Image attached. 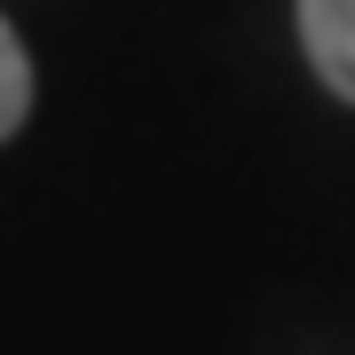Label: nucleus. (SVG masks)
I'll list each match as a JSON object with an SVG mask.
<instances>
[{
  "label": "nucleus",
  "instance_id": "1",
  "mask_svg": "<svg viewBox=\"0 0 355 355\" xmlns=\"http://www.w3.org/2000/svg\"><path fill=\"white\" fill-rule=\"evenodd\" d=\"M300 40L324 87L355 103V0H300Z\"/></svg>",
  "mask_w": 355,
  "mask_h": 355
},
{
  "label": "nucleus",
  "instance_id": "2",
  "mask_svg": "<svg viewBox=\"0 0 355 355\" xmlns=\"http://www.w3.org/2000/svg\"><path fill=\"white\" fill-rule=\"evenodd\" d=\"M24 111H32V64H24V40L0 24V142L24 127Z\"/></svg>",
  "mask_w": 355,
  "mask_h": 355
}]
</instances>
